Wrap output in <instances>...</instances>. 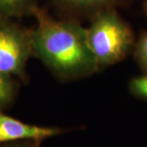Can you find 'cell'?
I'll list each match as a JSON object with an SVG mask.
<instances>
[{
	"label": "cell",
	"mask_w": 147,
	"mask_h": 147,
	"mask_svg": "<svg viewBox=\"0 0 147 147\" xmlns=\"http://www.w3.org/2000/svg\"><path fill=\"white\" fill-rule=\"evenodd\" d=\"M32 13L37 21L30 33L33 53L53 72L76 78L100 68L90 48L87 28L74 21L56 20L37 7Z\"/></svg>",
	"instance_id": "obj_1"
},
{
	"label": "cell",
	"mask_w": 147,
	"mask_h": 147,
	"mask_svg": "<svg viewBox=\"0 0 147 147\" xmlns=\"http://www.w3.org/2000/svg\"><path fill=\"white\" fill-rule=\"evenodd\" d=\"M88 39L99 67L123 61L133 50L131 27L110 7L101 8L87 28Z\"/></svg>",
	"instance_id": "obj_2"
},
{
	"label": "cell",
	"mask_w": 147,
	"mask_h": 147,
	"mask_svg": "<svg viewBox=\"0 0 147 147\" xmlns=\"http://www.w3.org/2000/svg\"><path fill=\"white\" fill-rule=\"evenodd\" d=\"M31 54L30 34L11 25L0 24V73L22 75Z\"/></svg>",
	"instance_id": "obj_3"
},
{
	"label": "cell",
	"mask_w": 147,
	"mask_h": 147,
	"mask_svg": "<svg viewBox=\"0 0 147 147\" xmlns=\"http://www.w3.org/2000/svg\"><path fill=\"white\" fill-rule=\"evenodd\" d=\"M61 132L63 130L59 127L28 124L0 113V143L15 141L39 142Z\"/></svg>",
	"instance_id": "obj_4"
},
{
	"label": "cell",
	"mask_w": 147,
	"mask_h": 147,
	"mask_svg": "<svg viewBox=\"0 0 147 147\" xmlns=\"http://www.w3.org/2000/svg\"><path fill=\"white\" fill-rule=\"evenodd\" d=\"M34 0H0V11L7 15H16L26 11H30L36 7Z\"/></svg>",
	"instance_id": "obj_5"
},
{
	"label": "cell",
	"mask_w": 147,
	"mask_h": 147,
	"mask_svg": "<svg viewBox=\"0 0 147 147\" xmlns=\"http://www.w3.org/2000/svg\"><path fill=\"white\" fill-rule=\"evenodd\" d=\"M132 51L140 68L147 74V31L142 32L140 34Z\"/></svg>",
	"instance_id": "obj_6"
},
{
	"label": "cell",
	"mask_w": 147,
	"mask_h": 147,
	"mask_svg": "<svg viewBox=\"0 0 147 147\" xmlns=\"http://www.w3.org/2000/svg\"><path fill=\"white\" fill-rule=\"evenodd\" d=\"M14 93V85L10 76L0 73V110L9 105Z\"/></svg>",
	"instance_id": "obj_7"
},
{
	"label": "cell",
	"mask_w": 147,
	"mask_h": 147,
	"mask_svg": "<svg viewBox=\"0 0 147 147\" xmlns=\"http://www.w3.org/2000/svg\"><path fill=\"white\" fill-rule=\"evenodd\" d=\"M129 89L135 96L147 101V74H144L131 79Z\"/></svg>",
	"instance_id": "obj_8"
},
{
	"label": "cell",
	"mask_w": 147,
	"mask_h": 147,
	"mask_svg": "<svg viewBox=\"0 0 147 147\" xmlns=\"http://www.w3.org/2000/svg\"><path fill=\"white\" fill-rule=\"evenodd\" d=\"M65 4L76 8H104L110 7L113 0H61Z\"/></svg>",
	"instance_id": "obj_9"
},
{
	"label": "cell",
	"mask_w": 147,
	"mask_h": 147,
	"mask_svg": "<svg viewBox=\"0 0 147 147\" xmlns=\"http://www.w3.org/2000/svg\"><path fill=\"white\" fill-rule=\"evenodd\" d=\"M38 142H32V143H27L25 145H19V146H8V147H38L37 146Z\"/></svg>",
	"instance_id": "obj_10"
},
{
	"label": "cell",
	"mask_w": 147,
	"mask_h": 147,
	"mask_svg": "<svg viewBox=\"0 0 147 147\" xmlns=\"http://www.w3.org/2000/svg\"><path fill=\"white\" fill-rule=\"evenodd\" d=\"M143 11L145 15L147 16V0H144V4H143Z\"/></svg>",
	"instance_id": "obj_11"
}]
</instances>
